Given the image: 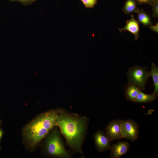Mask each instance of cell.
Instances as JSON below:
<instances>
[{"mask_svg": "<svg viewBox=\"0 0 158 158\" xmlns=\"http://www.w3.org/2000/svg\"><path fill=\"white\" fill-rule=\"evenodd\" d=\"M157 97L153 93L148 95L140 91L137 97L135 102L142 103L151 102L156 99Z\"/></svg>", "mask_w": 158, "mask_h": 158, "instance_id": "obj_12", "label": "cell"}, {"mask_svg": "<svg viewBox=\"0 0 158 158\" xmlns=\"http://www.w3.org/2000/svg\"><path fill=\"white\" fill-rule=\"evenodd\" d=\"M146 67L135 66L130 69L127 73L129 79V84L136 86L141 91L144 90L148 78L150 76V72Z\"/></svg>", "mask_w": 158, "mask_h": 158, "instance_id": "obj_4", "label": "cell"}, {"mask_svg": "<svg viewBox=\"0 0 158 158\" xmlns=\"http://www.w3.org/2000/svg\"><path fill=\"white\" fill-rule=\"evenodd\" d=\"M137 3L135 0H127L125 3L123 11L126 14H129L137 12L138 8L137 7Z\"/></svg>", "mask_w": 158, "mask_h": 158, "instance_id": "obj_14", "label": "cell"}, {"mask_svg": "<svg viewBox=\"0 0 158 158\" xmlns=\"http://www.w3.org/2000/svg\"><path fill=\"white\" fill-rule=\"evenodd\" d=\"M154 0V1H155V0Z\"/></svg>", "mask_w": 158, "mask_h": 158, "instance_id": "obj_21", "label": "cell"}, {"mask_svg": "<svg viewBox=\"0 0 158 158\" xmlns=\"http://www.w3.org/2000/svg\"><path fill=\"white\" fill-rule=\"evenodd\" d=\"M3 135V132L1 129L0 128V141L2 138Z\"/></svg>", "mask_w": 158, "mask_h": 158, "instance_id": "obj_19", "label": "cell"}, {"mask_svg": "<svg viewBox=\"0 0 158 158\" xmlns=\"http://www.w3.org/2000/svg\"><path fill=\"white\" fill-rule=\"evenodd\" d=\"M130 148V144L126 141H119L111 146L110 157L119 158L126 153Z\"/></svg>", "mask_w": 158, "mask_h": 158, "instance_id": "obj_8", "label": "cell"}, {"mask_svg": "<svg viewBox=\"0 0 158 158\" xmlns=\"http://www.w3.org/2000/svg\"><path fill=\"white\" fill-rule=\"evenodd\" d=\"M137 3L140 4H147L152 6L154 1V0H135Z\"/></svg>", "mask_w": 158, "mask_h": 158, "instance_id": "obj_17", "label": "cell"}, {"mask_svg": "<svg viewBox=\"0 0 158 158\" xmlns=\"http://www.w3.org/2000/svg\"><path fill=\"white\" fill-rule=\"evenodd\" d=\"M140 91L135 85L129 84L126 89V97L128 100L135 102L137 97Z\"/></svg>", "mask_w": 158, "mask_h": 158, "instance_id": "obj_10", "label": "cell"}, {"mask_svg": "<svg viewBox=\"0 0 158 158\" xmlns=\"http://www.w3.org/2000/svg\"><path fill=\"white\" fill-rule=\"evenodd\" d=\"M118 30L121 32L125 30L130 32L134 35L135 40L136 41L139 36V23L135 18L134 15L132 14L130 19L126 21L125 26L122 28H119Z\"/></svg>", "mask_w": 158, "mask_h": 158, "instance_id": "obj_9", "label": "cell"}, {"mask_svg": "<svg viewBox=\"0 0 158 158\" xmlns=\"http://www.w3.org/2000/svg\"><path fill=\"white\" fill-rule=\"evenodd\" d=\"M86 8H93L96 4L97 0H80Z\"/></svg>", "mask_w": 158, "mask_h": 158, "instance_id": "obj_15", "label": "cell"}, {"mask_svg": "<svg viewBox=\"0 0 158 158\" xmlns=\"http://www.w3.org/2000/svg\"><path fill=\"white\" fill-rule=\"evenodd\" d=\"M58 110H51L38 116L25 127V137L34 147L40 142L49 131L56 126Z\"/></svg>", "mask_w": 158, "mask_h": 158, "instance_id": "obj_2", "label": "cell"}, {"mask_svg": "<svg viewBox=\"0 0 158 158\" xmlns=\"http://www.w3.org/2000/svg\"><path fill=\"white\" fill-rule=\"evenodd\" d=\"M150 76L152 78L154 90L153 92L156 96L158 94V68L153 63H151V69L150 72Z\"/></svg>", "mask_w": 158, "mask_h": 158, "instance_id": "obj_13", "label": "cell"}, {"mask_svg": "<svg viewBox=\"0 0 158 158\" xmlns=\"http://www.w3.org/2000/svg\"><path fill=\"white\" fill-rule=\"evenodd\" d=\"M148 28L158 33V23H157L155 25H152L149 26Z\"/></svg>", "mask_w": 158, "mask_h": 158, "instance_id": "obj_18", "label": "cell"}, {"mask_svg": "<svg viewBox=\"0 0 158 158\" xmlns=\"http://www.w3.org/2000/svg\"><path fill=\"white\" fill-rule=\"evenodd\" d=\"M139 23L145 26H148L152 25L151 18L149 15L142 9L138 8L136 12Z\"/></svg>", "mask_w": 158, "mask_h": 158, "instance_id": "obj_11", "label": "cell"}, {"mask_svg": "<svg viewBox=\"0 0 158 158\" xmlns=\"http://www.w3.org/2000/svg\"><path fill=\"white\" fill-rule=\"evenodd\" d=\"M122 120L117 119L110 122L105 129V133L110 140L123 138L122 135L121 126Z\"/></svg>", "mask_w": 158, "mask_h": 158, "instance_id": "obj_6", "label": "cell"}, {"mask_svg": "<svg viewBox=\"0 0 158 158\" xmlns=\"http://www.w3.org/2000/svg\"><path fill=\"white\" fill-rule=\"evenodd\" d=\"M34 0H22V1H33Z\"/></svg>", "mask_w": 158, "mask_h": 158, "instance_id": "obj_20", "label": "cell"}, {"mask_svg": "<svg viewBox=\"0 0 158 158\" xmlns=\"http://www.w3.org/2000/svg\"><path fill=\"white\" fill-rule=\"evenodd\" d=\"M96 147L100 152L110 150L111 140L105 133L101 130L97 131L94 135Z\"/></svg>", "mask_w": 158, "mask_h": 158, "instance_id": "obj_7", "label": "cell"}, {"mask_svg": "<svg viewBox=\"0 0 158 158\" xmlns=\"http://www.w3.org/2000/svg\"><path fill=\"white\" fill-rule=\"evenodd\" d=\"M56 126H58L68 145L73 151L82 153V145L89 119L75 114L58 109Z\"/></svg>", "mask_w": 158, "mask_h": 158, "instance_id": "obj_1", "label": "cell"}, {"mask_svg": "<svg viewBox=\"0 0 158 158\" xmlns=\"http://www.w3.org/2000/svg\"><path fill=\"white\" fill-rule=\"evenodd\" d=\"M121 132L123 138L134 142L139 135V127L133 120L128 119L122 121L121 126Z\"/></svg>", "mask_w": 158, "mask_h": 158, "instance_id": "obj_5", "label": "cell"}, {"mask_svg": "<svg viewBox=\"0 0 158 158\" xmlns=\"http://www.w3.org/2000/svg\"><path fill=\"white\" fill-rule=\"evenodd\" d=\"M152 16L154 18H158V0L154 1L152 5Z\"/></svg>", "mask_w": 158, "mask_h": 158, "instance_id": "obj_16", "label": "cell"}, {"mask_svg": "<svg viewBox=\"0 0 158 158\" xmlns=\"http://www.w3.org/2000/svg\"><path fill=\"white\" fill-rule=\"evenodd\" d=\"M46 149L50 155L60 158H68L69 153L66 150L58 132L54 131L48 137Z\"/></svg>", "mask_w": 158, "mask_h": 158, "instance_id": "obj_3", "label": "cell"}]
</instances>
